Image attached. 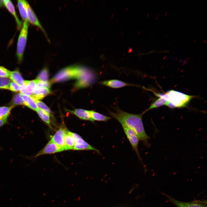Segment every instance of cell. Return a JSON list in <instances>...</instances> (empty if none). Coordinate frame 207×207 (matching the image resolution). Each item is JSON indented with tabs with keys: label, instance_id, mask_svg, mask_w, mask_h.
Wrapping results in <instances>:
<instances>
[{
	"label": "cell",
	"instance_id": "4dcf8cb0",
	"mask_svg": "<svg viewBox=\"0 0 207 207\" xmlns=\"http://www.w3.org/2000/svg\"><path fill=\"white\" fill-rule=\"evenodd\" d=\"M9 90L15 92H18L20 90V86L13 82H11Z\"/></svg>",
	"mask_w": 207,
	"mask_h": 207
},
{
	"label": "cell",
	"instance_id": "7402d4cb",
	"mask_svg": "<svg viewBox=\"0 0 207 207\" xmlns=\"http://www.w3.org/2000/svg\"><path fill=\"white\" fill-rule=\"evenodd\" d=\"M158 97L157 99L151 104L150 106L145 111L142 113L143 114L150 110L165 105L166 101L160 97Z\"/></svg>",
	"mask_w": 207,
	"mask_h": 207
},
{
	"label": "cell",
	"instance_id": "5b68a950",
	"mask_svg": "<svg viewBox=\"0 0 207 207\" xmlns=\"http://www.w3.org/2000/svg\"><path fill=\"white\" fill-rule=\"evenodd\" d=\"M80 66H72L64 68L58 72L51 80L52 83L64 81L72 78H76Z\"/></svg>",
	"mask_w": 207,
	"mask_h": 207
},
{
	"label": "cell",
	"instance_id": "8fae6325",
	"mask_svg": "<svg viewBox=\"0 0 207 207\" xmlns=\"http://www.w3.org/2000/svg\"><path fill=\"white\" fill-rule=\"evenodd\" d=\"M67 131L64 128H60L55 132L50 140L64 150V137Z\"/></svg>",
	"mask_w": 207,
	"mask_h": 207
},
{
	"label": "cell",
	"instance_id": "30bf717a",
	"mask_svg": "<svg viewBox=\"0 0 207 207\" xmlns=\"http://www.w3.org/2000/svg\"><path fill=\"white\" fill-rule=\"evenodd\" d=\"M168 200L172 203L177 207H207L205 204L200 202H181L174 199L169 195L165 194Z\"/></svg>",
	"mask_w": 207,
	"mask_h": 207
},
{
	"label": "cell",
	"instance_id": "d6a6232c",
	"mask_svg": "<svg viewBox=\"0 0 207 207\" xmlns=\"http://www.w3.org/2000/svg\"><path fill=\"white\" fill-rule=\"evenodd\" d=\"M3 5V0H0V7H2Z\"/></svg>",
	"mask_w": 207,
	"mask_h": 207
},
{
	"label": "cell",
	"instance_id": "ba28073f",
	"mask_svg": "<svg viewBox=\"0 0 207 207\" xmlns=\"http://www.w3.org/2000/svg\"><path fill=\"white\" fill-rule=\"evenodd\" d=\"M27 16L28 22L31 24L38 27L44 33L48 41L49 42L46 32L41 24L36 14L31 6L28 2L27 4Z\"/></svg>",
	"mask_w": 207,
	"mask_h": 207
},
{
	"label": "cell",
	"instance_id": "44dd1931",
	"mask_svg": "<svg viewBox=\"0 0 207 207\" xmlns=\"http://www.w3.org/2000/svg\"><path fill=\"white\" fill-rule=\"evenodd\" d=\"M90 114L93 122L95 121L106 122L111 119V117L105 116L93 110H90Z\"/></svg>",
	"mask_w": 207,
	"mask_h": 207
},
{
	"label": "cell",
	"instance_id": "e0dca14e",
	"mask_svg": "<svg viewBox=\"0 0 207 207\" xmlns=\"http://www.w3.org/2000/svg\"><path fill=\"white\" fill-rule=\"evenodd\" d=\"M28 2L26 0L17 1V5L21 16L24 21L28 20L27 4Z\"/></svg>",
	"mask_w": 207,
	"mask_h": 207
},
{
	"label": "cell",
	"instance_id": "3957f363",
	"mask_svg": "<svg viewBox=\"0 0 207 207\" xmlns=\"http://www.w3.org/2000/svg\"><path fill=\"white\" fill-rule=\"evenodd\" d=\"M29 22L28 20L24 21L22 27L18 40L16 55L19 63L22 61L27 39Z\"/></svg>",
	"mask_w": 207,
	"mask_h": 207
},
{
	"label": "cell",
	"instance_id": "277c9868",
	"mask_svg": "<svg viewBox=\"0 0 207 207\" xmlns=\"http://www.w3.org/2000/svg\"><path fill=\"white\" fill-rule=\"evenodd\" d=\"M95 77L92 70L85 67L80 66L75 85L78 88L87 87L94 82Z\"/></svg>",
	"mask_w": 207,
	"mask_h": 207
},
{
	"label": "cell",
	"instance_id": "9c48e42d",
	"mask_svg": "<svg viewBox=\"0 0 207 207\" xmlns=\"http://www.w3.org/2000/svg\"><path fill=\"white\" fill-rule=\"evenodd\" d=\"M62 148L50 140L46 145L34 157L45 154H53L64 151Z\"/></svg>",
	"mask_w": 207,
	"mask_h": 207
},
{
	"label": "cell",
	"instance_id": "ac0fdd59",
	"mask_svg": "<svg viewBox=\"0 0 207 207\" xmlns=\"http://www.w3.org/2000/svg\"><path fill=\"white\" fill-rule=\"evenodd\" d=\"M21 96L24 101V105L33 110L37 111L38 108L33 98L30 96L22 93Z\"/></svg>",
	"mask_w": 207,
	"mask_h": 207
},
{
	"label": "cell",
	"instance_id": "4fadbf2b",
	"mask_svg": "<svg viewBox=\"0 0 207 207\" xmlns=\"http://www.w3.org/2000/svg\"><path fill=\"white\" fill-rule=\"evenodd\" d=\"M37 85L34 80H24L23 85L20 86V93L24 95L31 96Z\"/></svg>",
	"mask_w": 207,
	"mask_h": 207
},
{
	"label": "cell",
	"instance_id": "9a60e30c",
	"mask_svg": "<svg viewBox=\"0 0 207 207\" xmlns=\"http://www.w3.org/2000/svg\"><path fill=\"white\" fill-rule=\"evenodd\" d=\"M50 92L49 88L36 86L31 97L37 100H41L50 93Z\"/></svg>",
	"mask_w": 207,
	"mask_h": 207
},
{
	"label": "cell",
	"instance_id": "7c38bea8",
	"mask_svg": "<svg viewBox=\"0 0 207 207\" xmlns=\"http://www.w3.org/2000/svg\"><path fill=\"white\" fill-rule=\"evenodd\" d=\"M99 84L101 85L113 88H119L126 86H136L132 84L117 79H111L100 81Z\"/></svg>",
	"mask_w": 207,
	"mask_h": 207
},
{
	"label": "cell",
	"instance_id": "484cf974",
	"mask_svg": "<svg viewBox=\"0 0 207 207\" xmlns=\"http://www.w3.org/2000/svg\"><path fill=\"white\" fill-rule=\"evenodd\" d=\"M14 107L10 106L0 107V119L8 116L12 109Z\"/></svg>",
	"mask_w": 207,
	"mask_h": 207
},
{
	"label": "cell",
	"instance_id": "d4e9b609",
	"mask_svg": "<svg viewBox=\"0 0 207 207\" xmlns=\"http://www.w3.org/2000/svg\"><path fill=\"white\" fill-rule=\"evenodd\" d=\"M12 106L18 105H24V101L22 98L21 93H18L13 97L11 101Z\"/></svg>",
	"mask_w": 207,
	"mask_h": 207
},
{
	"label": "cell",
	"instance_id": "8992f818",
	"mask_svg": "<svg viewBox=\"0 0 207 207\" xmlns=\"http://www.w3.org/2000/svg\"><path fill=\"white\" fill-rule=\"evenodd\" d=\"M124 133L129 140L133 150L135 151L139 160L142 161L138 149L139 139L135 132L131 129L124 125H122Z\"/></svg>",
	"mask_w": 207,
	"mask_h": 207
},
{
	"label": "cell",
	"instance_id": "52a82bcc",
	"mask_svg": "<svg viewBox=\"0 0 207 207\" xmlns=\"http://www.w3.org/2000/svg\"><path fill=\"white\" fill-rule=\"evenodd\" d=\"M74 141V150H90L96 151L99 154V151L85 141L78 135L70 131Z\"/></svg>",
	"mask_w": 207,
	"mask_h": 207
},
{
	"label": "cell",
	"instance_id": "603a6c76",
	"mask_svg": "<svg viewBox=\"0 0 207 207\" xmlns=\"http://www.w3.org/2000/svg\"><path fill=\"white\" fill-rule=\"evenodd\" d=\"M36 111L40 118L51 127L50 115L39 108H38Z\"/></svg>",
	"mask_w": 207,
	"mask_h": 207
},
{
	"label": "cell",
	"instance_id": "7a4b0ae2",
	"mask_svg": "<svg viewBox=\"0 0 207 207\" xmlns=\"http://www.w3.org/2000/svg\"><path fill=\"white\" fill-rule=\"evenodd\" d=\"M155 95L166 100L165 105L171 109L186 107L195 97L174 90H169L165 93H155Z\"/></svg>",
	"mask_w": 207,
	"mask_h": 207
},
{
	"label": "cell",
	"instance_id": "d6986e66",
	"mask_svg": "<svg viewBox=\"0 0 207 207\" xmlns=\"http://www.w3.org/2000/svg\"><path fill=\"white\" fill-rule=\"evenodd\" d=\"M64 143L65 150H74L75 144L74 141L69 131H67L65 134Z\"/></svg>",
	"mask_w": 207,
	"mask_h": 207
},
{
	"label": "cell",
	"instance_id": "6da1fadb",
	"mask_svg": "<svg viewBox=\"0 0 207 207\" xmlns=\"http://www.w3.org/2000/svg\"><path fill=\"white\" fill-rule=\"evenodd\" d=\"M109 114L121 125H125L133 130L139 140L142 141L145 145H148V140L150 138L145 130L142 121V113L138 114L130 113L116 108L115 112L109 111Z\"/></svg>",
	"mask_w": 207,
	"mask_h": 207
},
{
	"label": "cell",
	"instance_id": "4316f807",
	"mask_svg": "<svg viewBox=\"0 0 207 207\" xmlns=\"http://www.w3.org/2000/svg\"><path fill=\"white\" fill-rule=\"evenodd\" d=\"M49 73L46 68L43 69L38 75L36 79L43 81H48Z\"/></svg>",
	"mask_w": 207,
	"mask_h": 207
},
{
	"label": "cell",
	"instance_id": "f546056e",
	"mask_svg": "<svg viewBox=\"0 0 207 207\" xmlns=\"http://www.w3.org/2000/svg\"><path fill=\"white\" fill-rule=\"evenodd\" d=\"M11 71L0 66V77L9 78Z\"/></svg>",
	"mask_w": 207,
	"mask_h": 207
},
{
	"label": "cell",
	"instance_id": "5bb4252c",
	"mask_svg": "<svg viewBox=\"0 0 207 207\" xmlns=\"http://www.w3.org/2000/svg\"><path fill=\"white\" fill-rule=\"evenodd\" d=\"M3 5L12 14L15 20L18 29L20 30L22 27V22L19 20L16 14L14 6L12 2L9 0H3Z\"/></svg>",
	"mask_w": 207,
	"mask_h": 207
},
{
	"label": "cell",
	"instance_id": "f1b7e54d",
	"mask_svg": "<svg viewBox=\"0 0 207 207\" xmlns=\"http://www.w3.org/2000/svg\"><path fill=\"white\" fill-rule=\"evenodd\" d=\"M37 87L49 88L51 86L50 83L48 81H43L36 79L34 80Z\"/></svg>",
	"mask_w": 207,
	"mask_h": 207
},
{
	"label": "cell",
	"instance_id": "ffe728a7",
	"mask_svg": "<svg viewBox=\"0 0 207 207\" xmlns=\"http://www.w3.org/2000/svg\"><path fill=\"white\" fill-rule=\"evenodd\" d=\"M9 78L13 82L20 86H22L24 84V80L21 74L18 70H16L11 72Z\"/></svg>",
	"mask_w": 207,
	"mask_h": 207
},
{
	"label": "cell",
	"instance_id": "1f68e13d",
	"mask_svg": "<svg viewBox=\"0 0 207 207\" xmlns=\"http://www.w3.org/2000/svg\"><path fill=\"white\" fill-rule=\"evenodd\" d=\"M8 116L5 117L3 118L0 119V127L7 123Z\"/></svg>",
	"mask_w": 207,
	"mask_h": 207
},
{
	"label": "cell",
	"instance_id": "2e32d148",
	"mask_svg": "<svg viewBox=\"0 0 207 207\" xmlns=\"http://www.w3.org/2000/svg\"><path fill=\"white\" fill-rule=\"evenodd\" d=\"M67 111L73 114L80 119L93 122L90 114V110L81 109H75L73 110H67Z\"/></svg>",
	"mask_w": 207,
	"mask_h": 207
},
{
	"label": "cell",
	"instance_id": "cb8c5ba5",
	"mask_svg": "<svg viewBox=\"0 0 207 207\" xmlns=\"http://www.w3.org/2000/svg\"><path fill=\"white\" fill-rule=\"evenodd\" d=\"M33 99L38 108L45 112L50 116L51 115L52 113L51 110L45 103L39 100Z\"/></svg>",
	"mask_w": 207,
	"mask_h": 207
},
{
	"label": "cell",
	"instance_id": "83f0119b",
	"mask_svg": "<svg viewBox=\"0 0 207 207\" xmlns=\"http://www.w3.org/2000/svg\"><path fill=\"white\" fill-rule=\"evenodd\" d=\"M11 82L7 78L0 77V89H9Z\"/></svg>",
	"mask_w": 207,
	"mask_h": 207
}]
</instances>
